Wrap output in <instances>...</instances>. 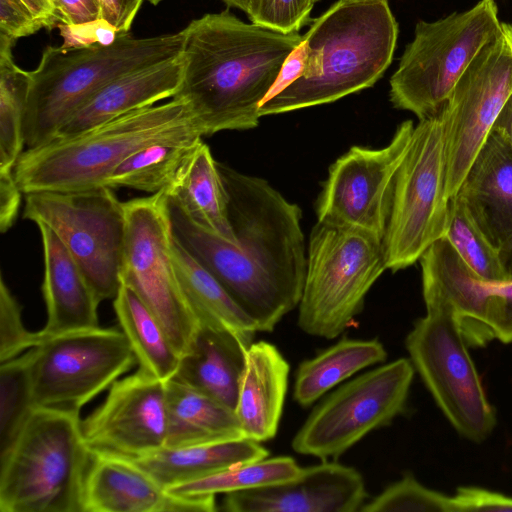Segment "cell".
<instances>
[{
  "mask_svg": "<svg viewBox=\"0 0 512 512\" xmlns=\"http://www.w3.org/2000/svg\"><path fill=\"white\" fill-rule=\"evenodd\" d=\"M172 258L181 288L199 324L229 330L249 347L258 331L256 324L175 235Z\"/></svg>",
  "mask_w": 512,
  "mask_h": 512,
  "instance_id": "f1b7e54d",
  "label": "cell"
},
{
  "mask_svg": "<svg viewBox=\"0 0 512 512\" xmlns=\"http://www.w3.org/2000/svg\"><path fill=\"white\" fill-rule=\"evenodd\" d=\"M183 30L153 37L118 32L110 45L48 46L30 71L24 120L26 149L50 142L66 120L96 92L134 71L177 58Z\"/></svg>",
  "mask_w": 512,
  "mask_h": 512,
  "instance_id": "5b68a950",
  "label": "cell"
},
{
  "mask_svg": "<svg viewBox=\"0 0 512 512\" xmlns=\"http://www.w3.org/2000/svg\"><path fill=\"white\" fill-rule=\"evenodd\" d=\"M498 250L512 237V150L490 132L457 192Z\"/></svg>",
  "mask_w": 512,
  "mask_h": 512,
  "instance_id": "7402d4cb",
  "label": "cell"
},
{
  "mask_svg": "<svg viewBox=\"0 0 512 512\" xmlns=\"http://www.w3.org/2000/svg\"><path fill=\"white\" fill-rule=\"evenodd\" d=\"M27 355L34 407L73 413L137 363L121 329L99 326L43 338Z\"/></svg>",
  "mask_w": 512,
  "mask_h": 512,
  "instance_id": "4fadbf2b",
  "label": "cell"
},
{
  "mask_svg": "<svg viewBox=\"0 0 512 512\" xmlns=\"http://www.w3.org/2000/svg\"><path fill=\"white\" fill-rule=\"evenodd\" d=\"M215 495L169 493L134 459L91 451L82 512H212Z\"/></svg>",
  "mask_w": 512,
  "mask_h": 512,
  "instance_id": "d6986e66",
  "label": "cell"
},
{
  "mask_svg": "<svg viewBox=\"0 0 512 512\" xmlns=\"http://www.w3.org/2000/svg\"><path fill=\"white\" fill-rule=\"evenodd\" d=\"M303 66L304 49L302 44L300 43V45L290 54L288 59L285 61L275 84L273 85L271 91L267 95L264 102L280 93L294 80H296L301 75Z\"/></svg>",
  "mask_w": 512,
  "mask_h": 512,
  "instance_id": "bcb514c9",
  "label": "cell"
},
{
  "mask_svg": "<svg viewBox=\"0 0 512 512\" xmlns=\"http://www.w3.org/2000/svg\"><path fill=\"white\" fill-rule=\"evenodd\" d=\"M27 351L18 357L2 362L0 366V457L9 450L35 408L28 371Z\"/></svg>",
  "mask_w": 512,
  "mask_h": 512,
  "instance_id": "d590c367",
  "label": "cell"
},
{
  "mask_svg": "<svg viewBox=\"0 0 512 512\" xmlns=\"http://www.w3.org/2000/svg\"><path fill=\"white\" fill-rule=\"evenodd\" d=\"M419 261L425 306L453 311L469 344L482 345L492 339V283L479 278L445 237L434 242Z\"/></svg>",
  "mask_w": 512,
  "mask_h": 512,
  "instance_id": "ffe728a7",
  "label": "cell"
},
{
  "mask_svg": "<svg viewBox=\"0 0 512 512\" xmlns=\"http://www.w3.org/2000/svg\"><path fill=\"white\" fill-rule=\"evenodd\" d=\"M313 5L311 0H254L247 15L252 23L293 33L310 21Z\"/></svg>",
  "mask_w": 512,
  "mask_h": 512,
  "instance_id": "f35d334b",
  "label": "cell"
},
{
  "mask_svg": "<svg viewBox=\"0 0 512 512\" xmlns=\"http://www.w3.org/2000/svg\"><path fill=\"white\" fill-rule=\"evenodd\" d=\"M43 28L20 0H0V33L17 40Z\"/></svg>",
  "mask_w": 512,
  "mask_h": 512,
  "instance_id": "b9f144b4",
  "label": "cell"
},
{
  "mask_svg": "<svg viewBox=\"0 0 512 512\" xmlns=\"http://www.w3.org/2000/svg\"><path fill=\"white\" fill-rule=\"evenodd\" d=\"M229 6H234L239 8L240 10L248 13L252 3L254 0H222Z\"/></svg>",
  "mask_w": 512,
  "mask_h": 512,
  "instance_id": "816d5d0a",
  "label": "cell"
},
{
  "mask_svg": "<svg viewBox=\"0 0 512 512\" xmlns=\"http://www.w3.org/2000/svg\"><path fill=\"white\" fill-rule=\"evenodd\" d=\"M268 455L260 442L241 437L184 447L165 446L134 460L167 489Z\"/></svg>",
  "mask_w": 512,
  "mask_h": 512,
  "instance_id": "4316f807",
  "label": "cell"
},
{
  "mask_svg": "<svg viewBox=\"0 0 512 512\" xmlns=\"http://www.w3.org/2000/svg\"><path fill=\"white\" fill-rule=\"evenodd\" d=\"M512 93V24L472 60L439 111L444 125L445 196L454 197Z\"/></svg>",
  "mask_w": 512,
  "mask_h": 512,
  "instance_id": "9a60e30c",
  "label": "cell"
},
{
  "mask_svg": "<svg viewBox=\"0 0 512 512\" xmlns=\"http://www.w3.org/2000/svg\"><path fill=\"white\" fill-rule=\"evenodd\" d=\"M494 0L433 22L420 20L390 79V101L419 120L435 116L472 60L501 30Z\"/></svg>",
  "mask_w": 512,
  "mask_h": 512,
  "instance_id": "ba28073f",
  "label": "cell"
},
{
  "mask_svg": "<svg viewBox=\"0 0 512 512\" xmlns=\"http://www.w3.org/2000/svg\"><path fill=\"white\" fill-rule=\"evenodd\" d=\"M491 131L500 136L512 150V93L500 110Z\"/></svg>",
  "mask_w": 512,
  "mask_h": 512,
  "instance_id": "c3c4849f",
  "label": "cell"
},
{
  "mask_svg": "<svg viewBox=\"0 0 512 512\" xmlns=\"http://www.w3.org/2000/svg\"><path fill=\"white\" fill-rule=\"evenodd\" d=\"M113 307L139 368L163 382L172 379L181 355L150 309L131 288L122 283L113 299Z\"/></svg>",
  "mask_w": 512,
  "mask_h": 512,
  "instance_id": "4dcf8cb0",
  "label": "cell"
},
{
  "mask_svg": "<svg viewBox=\"0 0 512 512\" xmlns=\"http://www.w3.org/2000/svg\"><path fill=\"white\" fill-rule=\"evenodd\" d=\"M188 102L181 97L121 115L76 135L25 149L14 168L24 195L104 186L110 172L151 143L203 138Z\"/></svg>",
  "mask_w": 512,
  "mask_h": 512,
  "instance_id": "277c9868",
  "label": "cell"
},
{
  "mask_svg": "<svg viewBox=\"0 0 512 512\" xmlns=\"http://www.w3.org/2000/svg\"><path fill=\"white\" fill-rule=\"evenodd\" d=\"M386 358L383 344L376 339L344 338L299 365L294 399L303 407L309 406L360 370L382 363Z\"/></svg>",
  "mask_w": 512,
  "mask_h": 512,
  "instance_id": "f546056e",
  "label": "cell"
},
{
  "mask_svg": "<svg viewBox=\"0 0 512 512\" xmlns=\"http://www.w3.org/2000/svg\"><path fill=\"white\" fill-rule=\"evenodd\" d=\"M224 495L221 509L229 512H355L367 492L356 469L323 462L283 482Z\"/></svg>",
  "mask_w": 512,
  "mask_h": 512,
  "instance_id": "ac0fdd59",
  "label": "cell"
},
{
  "mask_svg": "<svg viewBox=\"0 0 512 512\" xmlns=\"http://www.w3.org/2000/svg\"><path fill=\"white\" fill-rule=\"evenodd\" d=\"M415 368L406 358L370 370L340 386L309 415L292 440L295 452L337 458L406 407Z\"/></svg>",
  "mask_w": 512,
  "mask_h": 512,
  "instance_id": "5bb4252c",
  "label": "cell"
},
{
  "mask_svg": "<svg viewBox=\"0 0 512 512\" xmlns=\"http://www.w3.org/2000/svg\"><path fill=\"white\" fill-rule=\"evenodd\" d=\"M182 77L181 54L175 59L121 76L75 111L52 140L76 135L121 115L173 98L180 89Z\"/></svg>",
  "mask_w": 512,
  "mask_h": 512,
  "instance_id": "603a6c76",
  "label": "cell"
},
{
  "mask_svg": "<svg viewBox=\"0 0 512 512\" xmlns=\"http://www.w3.org/2000/svg\"><path fill=\"white\" fill-rule=\"evenodd\" d=\"M311 1H312L313 3H315V2H317V1H319V0H311Z\"/></svg>",
  "mask_w": 512,
  "mask_h": 512,
  "instance_id": "db71d44e",
  "label": "cell"
},
{
  "mask_svg": "<svg viewBox=\"0 0 512 512\" xmlns=\"http://www.w3.org/2000/svg\"><path fill=\"white\" fill-rule=\"evenodd\" d=\"M145 1H149V2H151V3H153V4H156V3H158L160 0H145Z\"/></svg>",
  "mask_w": 512,
  "mask_h": 512,
  "instance_id": "f5cc1de1",
  "label": "cell"
},
{
  "mask_svg": "<svg viewBox=\"0 0 512 512\" xmlns=\"http://www.w3.org/2000/svg\"><path fill=\"white\" fill-rule=\"evenodd\" d=\"M289 364L271 343L253 342L246 353L235 413L246 438L271 440L277 433L288 387Z\"/></svg>",
  "mask_w": 512,
  "mask_h": 512,
  "instance_id": "cb8c5ba5",
  "label": "cell"
},
{
  "mask_svg": "<svg viewBox=\"0 0 512 512\" xmlns=\"http://www.w3.org/2000/svg\"><path fill=\"white\" fill-rule=\"evenodd\" d=\"M117 34L118 32L103 20L94 23V37L96 43L110 45L115 41Z\"/></svg>",
  "mask_w": 512,
  "mask_h": 512,
  "instance_id": "681fc988",
  "label": "cell"
},
{
  "mask_svg": "<svg viewBox=\"0 0 512 512\" xmlns=\"http://www.w3.org/2000/svg\"><path fill=\"white\" fill-rule=\"evenodd\" d=\"M22 307L10 291L3 275L0 279V362L11 360L39 344V332L24 326Z\"/></svg>",
  "mask_w": 512,
  "mask_h": 512,
  "instance_id": "74e56055",
  "label": "cell"
},
{
  "mask_svg": "<svg viewBox=\"0 0 512 512\" xmlns=\"http://www.w3.org/2000/svg\"><path fill=\"white\" fill-rule=\"evenodd\" d=\"M145 0H98L101 20L117 32L130 31L131 25Z\"/></svg>",
  "mask_w": 512,
  "mask_h": 512,
  "instance_id": "f6af8a7d",
  "label": "cell"
},
{
  "mask_svg": "<svg viewBox=\"0 0 512 512\" xmlns=\"http://www.w3.org/2000/svg\"><path fill=\"white\" fill-rule=\"evenodd\" d=\"M444 148L441 114L419 120L396 176L383 236L387 269L392 272L413 265L445 237L449 199L445 196Z\"/></svg>",
  "mask_w": 512,
  "mask_h": 512,
  "instance_id": "30bf717a",
  "label": "cell"
},
{
  "mask_svg": "<svg viewBox=\"0 0 512 512\" xmlns=\"http://www.w3.org/2000/svg\"><path fill=\"white\" fill-rule=\"evenodd\" d=\"M24 196L23 217L55 232L100 302L114 299L121 286L126 219L124 202L113 189L100 186Z\"/></svg>",
  "mask_w": 512,
  "mask_h": 512,
  "instance_id": "7c38bea8",
  "label": "cell"
},
{
  "mask_svg": "<svg viewBox=\"0 0 512 512\" xmlns=\"http://www.w3.org/2000/svg\"><path fill=\"white\" fill-rule=\"evenodd\" d=\"M200 138L151 143L122 160L108 175L104 186L130 188L150 194L164 190Z\"/></svg>",
  "mask_w": 512,
  "mask_h": 512,
  "instance_id": "d6a6232c",
  "label": "cell"
},
{
  "mask_svg": "<svg viewBox=\"0 0 512 512\" xmlns=\"http://www.w3.org/2000/svg\"><path fill=\"white\" fill-rule=\"evenodd\" d=\"M91 451L138 459L166 445V382L139 368L115 381L102 404L81 420Z\"/></svg>",
  "mask_w": 512,
  "mask_h": 512,
  "instance_id": "e0dca14e",
  "label": "cell"
},
{
  "mask_svg": "<svg viewBox=\"0 0 512 512\" xmlns=\"http://www.w3.org/2000/svg\"><path fill=\"white\" fill-rule=\"evenodd\" d=\"M387 269L383 238L368 231L318 222L307 247L298 326L325 339L340 335L363 309Z\"/></svg>",
  "mask_w": 512,
  "mask_h": 512,
  "instance_id": "52a82bcc",
  "label": "cell"
},
{
  "mask_svg": "<svg viewBox=\"0 0 512 512\" xmlns=\"http://www.w3.org/2000/svg\"><path fill=\"white\" fill-rule=\"evenodd\" d=\"M21 191L14 172H0V230L8 231L15 223L21 199Z\"/></svg>",
  "mask_w": 512,
  "mask_h": 512,
  "instance_id": "ee69618b",
  "label": "cell"
},
{
  "mask_svg": "<svg viewBox=\"0 0 512 512\" xmlns=\"http://www.w3.org/2000/svg\"><path fill=\"white\" fill-rule=\"evenodd\" d=\"M167 447L245 437L236 413L179 381L166 382Z\"/></svg>",
  "mask_w": 512,
  "mask_h": 512,
  "instance_id": "83f0119b",
  "label": "cell"
},
{
  "mask_svg": "<svg viewBox=\"0 0 512 512\" xmlns=\"http://www.w3.org/2000/svg\"><path fill=\"white\" fill-rule=\"evenodd\" d=\"M414 124L401 122L381 148L352 146L328 170L316 201L318 222L359 228L383 238L399 167Z\"/></svg>",
  "mask_w": 512,
  "mask_h": 512,
  "instance_id": "2e32d148",
  "label": "cell"
},
{
  "mask_svg": "<svg viewBox=\"0 0 512 512\" xmlns=\"http://www.w3.org/2000/svg\"><path fill=\"white\" fill-rule=\"evenodd\" d=\"M361 512H455L453 498L432 490L413 475L406 474L402 479L386 487L380 494L360 508Z\"/></svg>",
  "mask_w": 512,
  "mask_h": 512,
  "instance_id": "8d00e7d4",
  "label": "cell"
},
{
  "mask_svg": "<svg viewBox=\"0 0 512 512\" xmlns=\"http://www.w3.org/2000/svg\"><path fill=\"white\" fill-rule=\"evenodd\" d=\"M499 257L508 280H512V237L499 248Z\"/></svg>",
  "mask_w": 512,
  "mask_h": 512,
  "instance_id": "f907efd6",
  "label": "cell"
},
{
  "mask_svg": "<svg viewBox=\"0 0 512 512\" xmlns=\"http://www.w3.org/2000/svg\"><path fill=\"white\" fill-rule=\"evenodd\" d=\"M490 328L493 338L512 342V280L492 282Z\"/></svg>",
  "mask_w": 512,
  "mask_h": 512,
  "instance_id": "ab89813d",
  "label": "cell"
},
{
  "mask_svg": "<svg viewBox=\"0 0 512 512\" xmlns=\"http://www.w3.org/2000/svg\"><path fill=\"white\" fill-rule=\"evenodd\" d=\"M235 243L170 203L175 238L219 281L260 332H271L302 295L307 248L300 207L268 181L218 162Z\"/></svg>",
  "mask_w": 512,
  "mask_h": 512,
  "instance_id": "6da1fadb",
  "label": "cell"
},
{
  "mask_svg": "<svg viewBox=\"0 0 512 512\" xmlns=\"http://www.w3.org/2000/svg\"><path fill=\"white\" fill-rule=\"evenodd\" d=\"M42 24L43 28H52L57 20L52 0H20Z\"/></svg>",
  "mask_w": 512,
  "mask_h": 512,
  "instance_id": "7dc6e473",
  "label": "cell"
},
{
  "mask_svg": "<svg viewBox=\"0 0 512 512\" xmlns=\"http://www.w3.org/2000/svg\"><path fill=\"white\" fill-rule=\"evenodd\" d=\"M90 459L80 413L35 407L0 457V511L82 512Z\"/></svg>",
  "mask_w": 512,
  "mask_h": 512,
  "instance_id": "8992f818",
  "label": "cell"
},
{
  "mask_svg": "<svg viewBox=\"0 0 512 512\" xmlns=\"http://www.w3.org/2000/svg\"><path fill=\"white\" fill-rule=\"evenodd\" d=\"M14 41L0 33V172H14L26 149L24 120L30 72L14 63Z\"/></svg>",
  "mask_w": 512,
  "mask_h": 512,
  "instance_id": "1f68e13d",
  "label": "cell"
},
{
  "mask_svg": "<svg viewBox=\"0 0 512 512\" xmlns=\"http://www.w3.org/2000/svg\"><path fill=\"white\" fill-rule=\"evenodd\" d=\"M301 471L289 456L264 458L236 465L212 475L167 488L177 496L217 495L283 482Z\"/></svg>",
  "mask_w": 512,
  "mask_h": 512,
  "instance_id": "836d02e7",
  "label": "cell"
},
{
  "mask_svg": "<svg viewBox=\"0 0 512 512\" xmlns=\"http://www.w3.org/2000/svg\"><path fill=\"white\" fill-rule=\"evenodd\" d=\"M397 37L387 0H338L302 37L301 75L263 102L261 117L334 102L373 86L392 62Z\"/></svg>",
  "mask_w": 512,
  "mask_h": 512,
  "instance_id": "3957f363",
  "label": "cell"
},
{
  "mask_svg": "<svg viewBox=\"0 0 512 512\" xmlns=\"http://www.w3.org/2000/svg\"><path fill=\"white\" fill-rule=\"evenodd\" d=\"M61 25L78 27L101 20L98 0H52Z\"/></svg>",
  "mask_w": 512,
  "mask_h": 512,
  "instance_id": "7bdbcfd3",
  "label": "cell"
},
{
  "mask_svg": "<svg viewBox=\"0 0 512 512\" xmlns=\"http://www.w3.org/2000/svg\"><path fill=\"white\" fill-rule=\"evenodd\" d=\"M169 201L202 229L235 243L229 196L209 146L200 138L165 189Z\"/></svg>",
  "mask_w": 512,
  "mask_h": 512,
  "instance_id": "484cf974",
  "label": "cell"
},
{
  "mask_svg": "<svg viewBox=\"0 0 512 512\" xmlns=\"http://www.w3.org/2000/svg\"><path fill=\"white\" fill-rule=\"evenodd\" d=\"M445 238L479 278L489 282L508 280L500 261L499 250L482 233L465 202L457 194L449 199V220Z\"/></svg>",
  "mask_w": 512,
  "mask_h": 512,
  "instance_id": "e575fe53",
  "label": "cell"
},
{
  "mask_svg": "<svg viewBox=\"0 0 512 512\" xmlns=\"http://www.w3.org/2000/svg\"><path fill=\"white\" fill-rule=\"evenodd\" d=\"M247 348L229 330L200 325L172 379L235 411Z\"/></svg>",
  "mask_w": 512,
  "mask_h": 512,
  "instance_id": "d4e9b609",
  "label": "cell"
},
{
  "mask_svg": "<svg viewBox=\"0 0 512 512\" xmlns=\"http://www.w3.org/2000/svg\"><path fill=\"white\" fill-rule=\"evenodd\" d=\"M36 225L42 240V293L47 311L46 324L39 331L41 339L98 327L100 301L81 268L50 227Z\"/></svg>",
  "mask_w": 512,
  "mask_h": 512,
  "instance_id": "44dd1931",
  "label": "cell"
},
{
  "mask_svg": "<svg viewBox=\"0 0 512 512\" xmlns=\"http://www.w3.org/2000/svg\"><path fill=\"white\" fill-rule=\"evenodd\" d=\"M452 498L455 512L512 511V497L479 487H459Z\"/></svg>",
  "mask_w": 512,
  "mask_h": 512,
  "instance_id": "60d3db41",
  "label": "cell"
},
{
  "mask_svg": "<svg viewBox=\"0 0 512 512\" xmlns=\"http://www.w3.org/2000/svg\"><path fill=\"white\" fill-rule=\"evenodd\" d=\"M462 324L451 310L426 307L405 339L415 370L453 428L473 442L496 426V413L468 352Z\"/></svg>",
  "mask_w": 512,
  "mask_h": 512,
  "instance_id": "8fae6325",
  "label": "cell"
},
{
  "mask_svg": "<svg viewBox=\"0 0 512 512\" xmlns=\"http://www.w3.org/2000/svg\"><path fill=\"white\" fill-rule=\"evenodd\" d=\"M183 32L174 97L188 102L204 136L258 126L260 107L303 36L245 23L228 9L192 20Z\"/></svg>",
  "mask_w": 512,
  "mask_h": 512,
  "instance_id": "7a4b0ae2",
  "label": "cell"
},
{
  "mask_svg": "<svg viewBox=\"0 0 512 512\" xmlns=\"http://www.w3.org/2000/svg\"><path fill=\"white\" fill-rule=\"evenodd\" d=\"M125 240L121 283L157 318L180 355L190 347L199 321L178 280L172 258L174 232L167 193L124 202Z\"/></svg>",
  "mask_w": 512,
  "mask_h": 512,
  "instance_id": "9c48e42d",
  "label": "cell"
}]
</instances>
